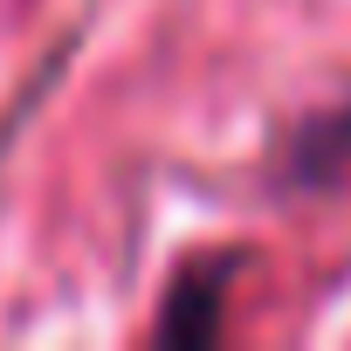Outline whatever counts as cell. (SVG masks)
<instances>
[{
    "mask_svg": "<svg viewBox=\"0 0 351 351\" xmlns=\"http://www.w3.org/2000/svg\"><path fill=\"white\" fill-rule=\"evenodd\" d=\"M234 269H241V255H207V262L180 269V282H172V296L158 310V344H214Z\"/></svg>",
    "mask_w": 351,
    "mask_h": 351,
    "instance_id": "6da1fadb",
    "label": "cell"
}]
</instances>
